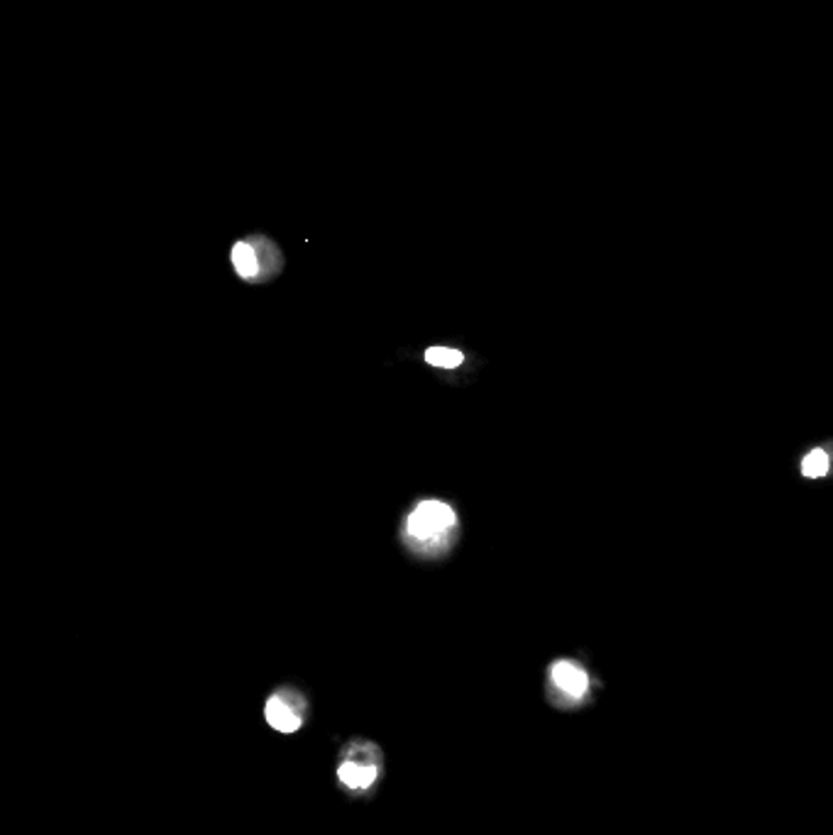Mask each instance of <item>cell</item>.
I'll list each match as a JSON object with an SVG mask.
<instances>
[{
  "mask_svg": "<svg viewBox=\"0 0 833 835\" xmlns=\"http://www.w3.org/2000/svg\"><path fill=\"white\" fill-rule=\"evenodd\" d=\"M235 271L243 278L260 277V254L250 242H237L233 247Z\"/></svg>",
  "mask_w": 833,
  "mask_h": 835,
  "instance_id": "5b68a950",
  "label": "cell"
},
{
  "mask_svg": "<svg viewBox=\"0 0 833 835\" xmlns=\"http://www.w3.org/2000/svg\"><path fill=\"white\" fill-rule=\"evenodd\" d=\"M553 687L570 701H581L589 691V674L572 660H557L550 670Z\"/></svg>",
  "mask_w": 833,
  "mask_h": 835,
  "instance_id": "7a4b0ae2",
  "label": "cell"
},
{
  "mask_svg": "<svg viewBox=\"0 0 833 835\" xmlns=\"http://www.w3.org/2000/svg\"><path fill=\"white\" fill-rule=\"evenodd\" d=\"M426 362L430 366H440V369H455L465 362V355L450 347H433L426 352Z\"/></svg>",
  "mask_w": 833,
  "mask_h": 835,
  "instance_id": "52a82bcc",
  "label": "cell"
},
{
  "mask_svg": "<svg viewBox=\"0 0 833 835\" xmlns=\"http://www.w3.org/2000/svg\"><path fill=\"white\" fill-rule=\"evenodd\" d=\"M340 782L350 787V789H367V787H372L374 779H377V767L372 765H359V762H342L338 769Z\"/></svg>",
  "mask_w": 833,
  "mask_h": 835,
  "instance_id": "277c9868",
  "label": "cell"
},
{
  "mask_svg": "<svg viewBox=\"0 0 833 835\" xmlns=\"http://www.w3.org/2000/svg\"><path fill=\"white\" fill-rule=\"evenodd\" d=\"M264 716H267V723H270L271 728L279 733H296L301 728V716L296 714L294 708L287 706V701L279 699V696H271L270 701H267Z\"/></svg>",
  "mask_w": 833,
  "mask_h": 835,
  "instance_id": "3957f363",
  "label": "cell"
},
{
  "mask_svg": "<svg viewBox=\"0 0 833 835\" xmlns=\"http://www.w3.org/2000/svg\"><path fill=\"white\" fill-rule=\"evenodd\" d=\"M455 525V511L443 501H423L416 505V511L408 518V532L411 538L421 542L440 538Z\"/></svg>",
  "mask_w": 833,
  "mask_h": 835,
  "instance_id": "6da1fadb",
  "label": "cell"
},
{
  "mask_svg": "<svg viewBox=\"0 0 833 835\" xmlns=\"http://www.w3.org/2000/svg\"><path fill=\"white\" fill-rule=\"evenodd\" d=\"M831 470V457L824 450H811L802 460V477L804 479H824Z\"/></svg>",
  "mask_w": 833,
  "mask_h": 835,
  "instance_id": "8992f818",
  "label": "cell"
}]
</instances>
